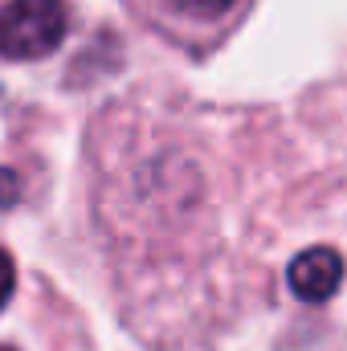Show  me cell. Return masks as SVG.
<instances>
[{"mask_svg": "<svg viewBox=\"0 0 347 351\" xmlns=\"http://www.w3.org/2000/svg\"><path fill=\"white\" fill-rule=\"evenodd\" d=\"M176 8H184V12H196V16H217V12H225L233 0H172Z\"/></svg>", "mask_w": 347, "mask_h": 351, "instance_id": "4", "label": "cell"}, {"mask_svg": "<svg viewBox=\"0 0 347 351\" xmlns=\"http://www.w3.org/2000/svg\"><path fill=\"white\" fill-rule=\"evenodd\" d=\"M0 351H16V348H0Z\"/></svg>", "mask_w": 347, "mask_h": 351, "instance_id": "6", "label": "cell"}, {"mask_svg": "<svg viewBox=\"0 0 347 351\" xmlns=\"http://www.w3.org/2000/svg\"><path fill=\"white\" fill-rule=\"evenodd\" d=\"M12 286H16V265H12V254L0 245V311L12 298Z\"/></svg>", "mask_w": 347, "mask_h": 351, "instance_id": "3", "label": "cell"}, {"mask_svg": "<svg viewBox=\"0 0 347 351\" xmlns=\"http://www.w3.org/2000/svg\"><path fill=\"white\" fill-rule=\"evenodd\" d=\"M16 188H21V180L12 172H0V208H8L12 200H16Z\"/></svg>", "mask_w": 347, "mask_h": 351, "instance_id": "5", "label": "cell"}, {"mask_svg": "<svg viewBox=\"0 0 347 351\" xmlns=\"http://www.w3.org/2000/svg\"><path fill=\"white\" fill-rule=\"evenodd\" d=\"M286 282L294 290V298L302 302H327L339 282H344V258L327 245H315V250H302L290 269H286Z\"/></svg>", "mask_w": 347, "mask_h": 351, "instance_id": "2", "label": "cell"}, {"mask_svg": "<svg viewBox=\"0 0 347 351\" xmlns=\"http://www.w3.org/2000/svg\"><path fill=\"white\" fill-rule=\"evenodd\" d=\"M66 25L62 0H12L0 8V53L8 62L49 58L66 41Z\"/></svg>", "mask_w": 347, "mask_h": 351, "instance_id": "1", "label": "cell"}]
</instances>
